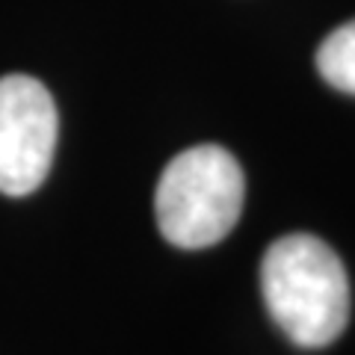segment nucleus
Returning a JSON list of instances; mask_svg holds the SVG:
<instances>
[{
    "label": "nucleus",
    "mask_w": 355,
    "mask_h": 355,
    "mask_svg": "<svg viewBox=\"0 0 355 355\" xmlns=\"http://www.w3.org/2000/svg\"><path fill=\"white\" fill-rule=\"evenodd\" d=\"M261 291L275 326L302 349L329 347L349 323L347 270L314 234L270 243L261 261Z\"/></svg>",
    "instance_id": "obj_1"
},
{
    "label": "nucleus",
    "mask_w": 355,
    "mask_h": 355,
    "mask_svg": "<svg viewBox=\"0 0 355 355\" xmlns=\"http://www.w3.org/2000/svg\"><path fill=\"white\" fill-rule=\"evenodd\" d=\"M246 178L222 146H193L169 160L154 193L160 234L178 249H207L237 225Z\"/></svg>",
    "instance_id": "obj_2"
},
{
    "label": "nucleus",
    "mask_w": 355,
    "mask_h": 355,
    "mask_svg": "<svg viewBox=\"0 0 355 355\" xmlns=\"http://www.w3.org/2000/svg\"><path fill=\"white\" fill-rule=\"evenodd\" d=\"M57 104L30 74L0 77V193L30 196L44 184L57 151Z\"/></svg>",
    "instance_id": "obj_3"
},
{
    "label": "nucleus",
    "mask_w": 355,
    "mask_h": 355,
    "mask_svg": "<svg viewBox=\"0 0 355 355\" xmlns=\"http://www.w3.org/2000/svg\"><path fill=\"white\" fill-rule=\"evenodd\" d=\"M317 69L329 86L355 95V21L331 30L317 48Z\"/></svg>",
    "instance_id": "obj_4"
}]
</instances>
